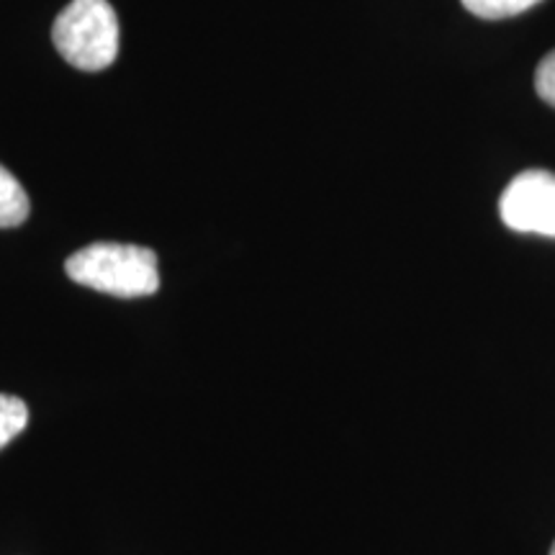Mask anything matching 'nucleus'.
<instances>
[{
  "mask_svg": "<svg viewBox=\"0 0 555 555\" xmlns=\"http://www.w3.org/2000/svg\"><path fill=\"white\" fill-rule=\"evenodd\" d=\"M69 281L119 298H142L157 294V255L150 247L95 242L69 255L65 262Z\"/></svg>",
  "mask_w": 555,
  "mask_h": 555,
  "instance_id": "obj_1",
  "label": "nucleus"
},
{
  "mask_svg": "<svg viewBox=\"0 0 555 555\" xmlns=\"http://www.w3.org/2000/svg\"><path fill=\"white\" fill-rule=\"evenodd\" d=\"M52 41L69 65L99 73L119 57V18L108 0H73L54 21Z\"/></svg>",
  "mask_w": 555,
  "mask_h": 555,
  "instance_id": "obj_2",
  "label": "nucleus"
},
{
  "mask_svg": "<svg viewBox=\"0 0 555 555\" xmlns=\"http://www.w3.org/2000/svg\"><path fill=\"white\" fill-rule=\"evenodd\" d=\"M502 221L515 232L555 237V176L527 170L506 185L499 201Z\"/></svg>",
  "mask_w": 555,
  "mask_h": 555,
  "instance_id": "obj_3",
  "label": "nucleus"
},
{
  "mask_svg": "<svg viewBox=\"0 0 555 555\" xmlns=\"http://www.w3.org/2000/svg\"><path fill=\"white\" fill-rule=\"evenodd\" d=\"M31 204L21 183L0 165V229L21 227L29 219Z\"/></svg>",
  "mask_w": 555,
  "mask_h": 555,
  "instance_id": "obj_4",
  "label": "nucleus"
},
{
  "mask_svg": "<svg viewBox=\"0 0 555 555\" xmlns=\"http://www.w3.org/2000/svg\"><path fill=\"white\" fill-rule=\"evenodd\" d=\"M26 425H29V406L18 397L0 393V448H5L13 437L24 433Z\"/></svg>",
  "mask_w": 555,
  "mask_h": 555,
  "instance_id": "obj_5",
  "label": "nucleus"
},
{
  "mask_svg": "<svg viewBox=\"0 0 555 555\" xmlns=\"http://www.w3.org/2000/svg\"><path fill=\"white\" fill-rule=\"evenodd\" d=\"M466 5V11L474 13L478 18H509L517 16V13L530 11L532 5L543 3V0H461Z\"/></svg>",
  "mask_w": 555,
  "mask_h": 555,
  "instance_id": "obj_6",
  "label": "nucleus"
},
{
  "mask_svg": "<svg viewBox=\"0 0 555 555\" xmlns=\"http://www.w3.org/2000/svg\"><path fill=\"white\" fill-rule=\"evenodd\" d=\"M535 90L547 106L555 108V50L540 60L535 69Z\"/></svg>",
  "mask_w": 555,
  "mask_h": 555,
  "instance_id": "obj_7",
  "label": "nucleus"
},
{
  "mask_svg": "<svg viewBox=\"0 0 555 555\" xmlns=\"http://www.w3.org/2000/svg\"><path fill=\"white\" fill-rule=\"evenodd\" d=\"M551 555H555V543H553V547H551Z\"/></svg>",
  "mask_w": 555,
  "mask_h": 555,
  "instance_id": "obj_8",
  "label": "nucleus"
}]
</instances>
